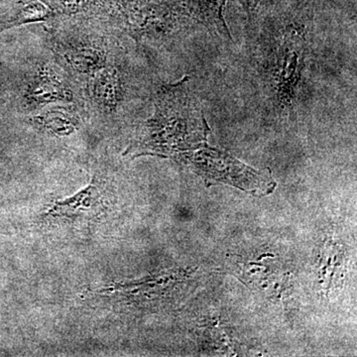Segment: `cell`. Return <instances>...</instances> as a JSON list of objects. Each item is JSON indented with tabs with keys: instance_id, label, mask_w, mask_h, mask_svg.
<instances>
[{
	"instance_id": "cell-1",
	"label": "cell",
	"mask_w": 357,
	"mask_h": 357,
	"mask_svg": "<svg viewBox=\"0 0 357 357\" xmlns=\"http://www.w3.org/2000/svg\"><path fill=\"white\" fill-rule=\"evenodd\" d=\"M154 114L143 126L137 147L154 153L194 149L210 133L203 107L189 86V77L162 86L154 102Z\"/></svg>"
},
{
	"instance_id": "cell-2",
	"label": "cell",
	"mask_w": 357,
	"mask_h": 357,
	"mask_svg": "<svg viewBox=\"0 0 357 357\" xmlns=\"http://www.w3.org/2000/svg\"><path fill=\"white\" fill-rule=\"evenodd\" d=\"M197 172L210 181L229 183L243 189H257L267 185V176L244 165L227 152L204 148L189 158Z\"/></svg>"
},
{
	"instance_id": "cell-3",
	"label": "cell",
	"mask_w": 357,
	"mask_h": 357,
	"mask_svg": "<svg viewBox=\"0 0 357 357\" xmlns=\"http://www.w3.org/2000/svg\"><path fill=\"white\" fill-rule=\"evenodd\" d=\"M304 53L305 41L302 35L297 29L288 31L279 49L275 79L279 100L291 109L302 76Z\"/></svg>"
},
{
	"instance_id": "cell-4",
	"label": "cell",
	"mask_w": 357,
	"mask_h": 357,
	"mask_svg": "<svg viewBox=\"0 0 357 357\" xmlns=\"http://www.w3.org/2000/svg\"><path fill=\"white\" fill-rule=\"evenodd\" d=\"M67 13L66 0H18L0 10V32L14 26L53 20Z\"/></svg>"
},
{
	"instance_id": "cell-5",
	"label": "cell",
	"mask_w": 357,
	"mask_h": 357,
	"mask_svg": "<svg viewBox=\"0 0 357 357\" xmlns=\"http://www.w3.org/2000/svg\"><path fill=\"white\" fill-rule=\"evenodd\" d=\"M227 0H185L190 14L202 24L215 30L225 39H231L225 20Z\"/></svg>"
},
{
	"instance_id": "cell-6",
	"label": "cell",
	"mask_w": 357,
	"mask_h": 357,
	"mask_svg": "<svg viewBox=\"0 0 357 357\" xmlns=\"http://www.w3.org/2000/svg\"><path fill=\"white\" fill-rule=\"evenodd\" d=\"M32 122L42 128L56 133H69L76 126L74 114L65 109H51L45 114L33 117Z\"/></svg>"
},
{
	"instance_id": "cell-7",
	"label": "cell",
	"mask_w": 357,
	"mask_h": 357,
	"mask_svg": "<svg viewBox=\"0 0 357 357\" xmlns=\"http://www.w3.org/2000/svg\"><path fill=\"white\" fill-rule=\"evenodd\" d=\"M238 1L248 14L249 20H252L253 16L256 15L259 10L263 0H238Z\"/></svg>"
}]
</instances>
